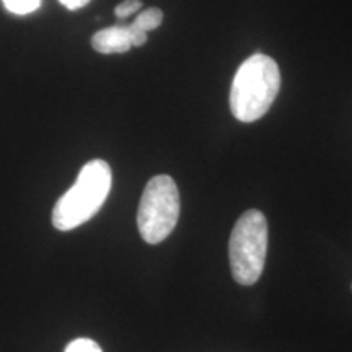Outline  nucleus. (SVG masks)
Returning a JSON list of instances; mask_svg holds the SVG:
<instances>
[{"label":"nucleus","instance_id":"f257e3e1","mask_svg":"<svg viewBox=\"0 0 352 352\" xmlns=\"http://www.w3.org/2000/svg\"><path fill=\"white\" fill-rule=\"evenodd\" d=\"M280 88V70L272 57L253 54L236 70L230 90L232 114L253 122L270 111Z\"/></svg>","mask_w":352,"mask_h":352},{"label":"nucleus","instance_id":"f03ea898","mask_svg":"<svg viewBox=\"0 0 352 352\" xmlns=\"http://www.w3.org/2000/svg\"><path fill=\"white\" fill-rule=\"evenodd\" d=\"M111 168L104 160L88 162L69 189L52 209V226L69 232L83 226L101 209L111 191Z\"/></svg>","mask_w":352,"mask_h":352},{"label":"nucleus","instance_id":"7ed1b4c3","mask_svg":"<svg viewBox=\"0 0 352 352\" xmlns=\"http://www.w3.org/2000/svg\"><path fill=\"white\" fill-rule=\"evenodd\" d=\"M267 253V222L263 212L250 209L236 220L228 243L232 276L240 285H253L263 274Z\"/></svg>","mask_w":352,"mask_h":352},{"label":"nucleus","instance_id":"20e7f679","mask_svg":"<svg viewBox=\"0 0 352 352\" xmlns=\"http://www.w3.org/2000/svg\"><path fill=\"white\" fill-rule=\"evenodd\" d=\"M179 217V191L168 175L153 176L145 186L138 210V227L144 241L157 245L175 230Z\"/></svg>","mask_w":352,"mask_h":352},{"label":"nucleus","instance_id":"39448f33","mask_svg":"<svg viewBox=\"0 0 352 352\" xmlns=\"http://www.w3.org/2000/svg\"><path fill=\"white\" fill-rule=\"evenodd\" d=\"M91 46L100 54H122L132 47L127 25L103 28L91 36Z\"/></svg>","mask_w":352,"mask_h":352},{"label":"nucleus","instance_id":"423d86ee","mask_svg":"<svg viewBox=\"0 0 352 352\" xmlns=\"http://www.w3.org/2000/svg\"><path fill=\"white\" fill-rule=\"evenodd\" d=\"M164 21V12L160 8H147V10L140 12L138 16H135L132 25H135L138 28L142 30V32L148 33L152 30H157L158 26Z\"/></svg>","mask_w":352,"mask_h":352},{"label":"nucleus","instance_id":"0eeeda50","mask_svg":"<svg viewBox=\"0 0 352 352\" xmlns=\"http://www.w3.org/2000/svg\"><path fill=\"white\" fill-rule=\"evenodd\" d=\"M8 12L15 15H28L41 7V0H2Z\"/></svg>","mask_w":352,"mask_h":352},{"label":"nucleus","instance_id":"6e6552de","mask_svg":"<svg viewBox=\"0 0 352 352\" xmlns=\"http://www.w3.org/2000/svg\"><path fill=\"white\" fill-rule=\"evenodd\" d=\"M64 352H103L98 342L94 340H88V338H77L72 342H69Z\"/></svg>","mask_w":352,"mask_h":352},{"label":"nucleus","instance_id":"1a4fd4ad","mask_svg":"<svg viewBox=\"0 0 352 352\" xmlns=\"http://www.w3.org/2000/svg\"><path fill=\"white\" fill-rule=\"evenodd\" d=\"M140 7H142L140 0H124V2H121L120 6L114 8V15L120 20H124L127 16L134 15L135 12H139Z\"/></svg>","mask_w":352,"mask_h":352},{"label":"nucleus","instance_id":"9d476101","mask_svg":"<svg viewBox=\"0 0 352 352\" xmlns=\"http://www.w3.org/2000/svg\"><path fill=\"white\" fill-rule=\"evenodd\" d=\"M127 32H129V39H131L132 47L144 46V44L147 43L148 33L142 32V30L138 28V26H135V25H132V23L127 25Z\"/></svg>","mask_w":352,"mask_h":352},{"label":"nucleus","instance_id":"9b49d317","mask_svg":"<svg viewBox=\"0 0 352 352\" xmlns=\"http://www.w3.org/2000/svg\"><path fill=\"white\" fill-rule=\"evenodd\" d=\"M60 3L69 10H78V8H83L90 0H59Z\"/></svg>","mask_w":352,"mask_h":352}]
</instances>
